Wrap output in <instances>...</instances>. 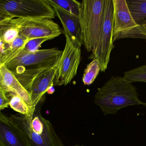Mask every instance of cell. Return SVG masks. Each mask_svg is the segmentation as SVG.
<instances>
[{"instance_id":"6da1fadb","label":"cell","mask_w":146,"mask_h":146,"mask_svg":"<svg viewBox=\"0 0 146 146\" xmlns=\"http://www.w3.org/2000/svg\"><path fill=\"white\" fill-rule=\"evenodd\" d=\"M94 102L105 115L115 114L129 106L142 105L136 88L123 77L112 76L95 96Z\"/></svg>"},{"instance_id":"7a4b0ae2","label":"cell","mask_w":146,"mask_h":146,"mask_svg":"<svg viewBox=\"0 0 146 146\" xmlns=\"http://www.w3.org/2000/svg\"><path fill=\"white\" fill-rule=\"evenodd\" d=\"M60 58L56 62L44 64L25 70L19 74H14L30 94L34 110L49 87L54 86V82Z\"/></svg>"},{"instance_id":"3957f363","label":"cell","mask_w":146,"mask_h":146,"mask_svg":"<svg viewBox=\"0 0 146 146\" xmlns=\"http://www.w3.org/2000/svg\"><path fill=\"white\" fill-rule=\"evenodd\" d=\"M105 0H83L79 19L83 45L88 52H94L100 38L103 23Z\"/></svg>"},{"instance_id":"277c9868","label":"cell","mask_w":146,"mask_h":146,"mask_svg":"<svg viewBox=\"0 0 146 146\" xmlns=\"http://www.w3.org/2000/svg\"><path fill=\"white\" fill-rule=\"evenodd\" d=\"M44 97L38 103L35 112L40 117L44 125V129L41 135L33 131L31 123L34 114L30 112L27 114L18 113L11 115L14 124L20 131L29 143V146H65L62 140L57 135L52 123L43 117L41 113Z\"/></svg>"},{"instance_id":"5b68a950","label":"cell","mask_w":146,"mask_h":146,"mask_svg":"<svg viewBox=\"0 0 146 146\" xmlns=\"http://www.w3.org/2000/svg\"><path fill=\"white\" fill-rule=\"evenodd\" d=\"M48 0H0V22L16 18H46L56 17Z\"/></svg>"},{"instance_id":"8992f818","label":"cell","mask_w":146,"mask_h":146,"mask_svg":"<svg viewBox=\"0 0 146 146\" xmlns=\"http://www.w3.org/2000/svg\"><path fill=\"white\" fill-rule=\"evenodd\" d=\"M113 6L112 0H105L102 28L99 41L90 59L99 61L101 71L105 72L110 61L112 51L114 48L113 42Z\"/></svg>"},{"instance_id":"52a82bcc","label":"cell","mask_w":146,"mask_h":146,"mask_svg":"<svg viewBox=\"0 0 146 146\" xmlns=\"http://www.w3.org/2000/svg\"><path fill=\"white\" fill-rule=\"evenodd\" d=\"M113 6V42L127 38L146 40L140 25L134 20L126 0H112Z\"/></svg>"},{"instance_id":"ba28073f","label":"cell","mask_w":146,"mask_h":146,"mask_svg":"<svg viewBox=\"0 0 146 146\" xmlns=\"http://www.w3.org/2000/svg\"><path fill=\"white\" fill-rule=\"evenodd\" d=\"M63 51L57 48L27 52L23 49L15 57L4 64L14 74H19L27 69L51 62H56Z\"/></svg>"},{"instance_id":"9c48e42d","label":"cell","mask_w":146,"mask_h":146,"mask_svg":"<svg viewBox=\"0 0 146 146\" xmlns=\"http://www.w3.org/2000/svg\"><path fill=\"white\" fill-rule=\"evenodd\" d=\"M65 36V46L60 57L54 86H66L70 84L76 75L81 60V45L68 36Z\"/></svg>"},{"instance_id":"30bf717a","label":"cell","mask_w":146,"mask_h":146,"mask_svg":"<svg viewBox=\"0 0 146 146\" xmlns=\"http://www.w3.org/2000/svg\"><path fill=\"white\" fill-rule=\"evenodd\" d=\"M9 20L17 26L19 34L29 40L40 38L52 40L62 33L59 25L48 19L16 18Z\"/></svg>"},{"instance_id":"8fae6325","label":"cell","mask_w":146,"mask_h":146,"mask_svg":"<svg viewBox=\"0 0 146 146\" xmlns=\"http://www.w3.org/2000/svg\"><path fill=\"white\" fill-rule=\"evenodd\" d=\"M0 88L9 94H14L23 99L30 112L35 113L30 94L19 81L14 73L4 65L0 66Z\"/></svg>"},{"instance_id":"7c38bea8","label":"cell","mask_w":146,"mask_h":146,"mask_svg":"<svg viewBox=\"0 0 146 146\" xmlns=\"http://www.w3.org/2000/svg\"><path fill=\"white\" fill-rule=\"evenodd\" d=\"M0 144L3 146H29L11 118L0 113Z\"/></svg>"},{"instance_id":"4fadbf2b","label":"cell","mask_w":146,"mask_h":146,"mask_svg":"<svg viewBox=\"0 0 146 146\" xmlns=\"http://www.w3.org/2000/svg\"><path fill=\"white\" fill-rule=\"evenodd\" d=\"M50 5L63 25L65 35L68 36L82 46L83 42L79 17L59 7Z\"/></svg>"},{"instance_id":"5bb4252c","label":"cell","mask_w":146,"mask_h":146,"mask_svg":"<svg viewBox=\"0 0 146 146\" xmlns=\"http://www.w3.org/2000/svg\"><path fill=\"white\" fill-rule=\"evenodd\" d=\"M29 40L19 34L16 40L11 43L0 41V66L4 65L15 57L23 48Z\"/></svg>"},{"instance_id":"9a60e30c","label":"cell","mask_w":146,"mask_h":146,"mask_svg":"<svg viewBox=\"0 0 146 146\" xmlns=\"http://www.w3.org/2000/svg\"><path fill=\"white\" fill-rule=\"evenodd\" d=\"M19 35V29L10 20L0 22V41L5 43H11Z\"/></svg>"},{"instance_id":"2e32d148","label":"cell","mask_w":146,"mask_h":146,"mask_svg":"<svg viewBox=\"0 0 146 146\" xmlns=\"http://www.w3.org/2000/svg\"><path fill=\"white\" fill-rule=\"evenodd\" d=\"M135 21L137 24L146 21V0H126Z\"/></svg>"},{"instance_id":"e0dca14e","label":"cell","mask_w":146,"mask_h":146,"mask_svg":"<svg viewBox=\"0 0 146 146\" xmlns=\"http://www.w3.org/2000/svg\"><path fill=\"white\" fill-rule=\"evenodd\" d=\"M100 71L101 68L99 61L96 59L93 60L84 70L82 77L84 84L85 85L92 84L99 75Z\"/></svg>"},{"instance_id":"ac0fdd59","label":"cell","mask_w":146,"mask_h":146,"mask_svg":"<svg viewBox=\"0 0 146 146\" xmlns=\"http://www.w3.org/2000/svg\"><path fill=\"white\" fill-rule=\"evenodd\" d=\"M50 4L61 7L66 11L79 17L81 2L76 0H48Z\"/></svg>"},{"instance_id":"d6986e66","label":"cell","mask_w":146,"mask_h":146,"mask_svg":"<svg viewBox=\"0 0 146 146\" xmlns=\"http://www.w3.org/2000/svg\"><path fill=\"white\" fill-rule=\"evenodd\" d=\"M124 78L129 82L146 83V64L124 73Z\"/></svg>"},{"instance_id":"ffe728a7","label":"cell","mask_w":146,"mask_h":146,"mask_svg":"<svg viewBox=\"0 0 146 146\" xmlns=\"http://www.w3.org/2000/svg\"><path fill=\"white\" fill-rule=\"evenodd\" d=\"M8 94L11 97L10 106L12 109L21 114H27L30 112L29 106L23 98L14 94Z\"/></svg>"},{"instance_id":"44dd1931","label":"cell","mask_w":146,"mask_h":146,"mask_svg":"<svg viewBox=\"0 0 146 146\" xmlns=\"http://www.w3.org/2000/svg\"><path fill=\"white\" fill-rule=\"evenodd\" d=\"M51 40L49 38H35L29 40L24 47L23 50L25 52H32L40 50L42 44L47 41Z\"/></svg>"},{"instance_id":"7402d4cb","label":"cell","mask_w":146,"mask_h":146,"mask_svg":"<svg viewBox=\"0 0 146 146\" xmlns=\"http://www.w3.org/2000/svg\"><path fill=\"white\" fill-rule=\"evenodd\" d=\"M31 127L34 132L36 134L41 135L44 129V125L38 114L35 111L34 117L31 123Z\"/></svg>"},{"instance_id":"603a6c76","label":"cell","mask_w":146,"mask_h":146,"mask_svg":"<svg viewBox=\"0 0 146 146\" xmlns=\"http://www.w3.org/2000/svg\"><path fill=\"white\" fill-rule=\"evenodd\" d=\"M10 99L7 96V92L0 88V110L7 108L10 106Z\"/></svg>"},{"instance_id":"cb8c5ba5","label":"cell","mask_w":146,"mask_h":146,"mask_svg":"<svg viewBox=\"0 0 146 146\" xmlns=\"http://www.w3.org/2000/svg\"><path fill=\"white\" fill-rule=\"evenodd\" d=\"M142 33L146 36V21L140 24Z\"/></svg>"},{"instance_id":"d4e9b609","label":"cell","mask_w":146,"mask_h":146,"mask_svg":"<svg viewBox=\"0 0 146 146\" xmlns=\"http://www.w3.org/2000/svg\"><path fill=\"white\" fill-rule=\"evenodd\" d=\"M54 91H55V89L53 86H52L49 87L47 91V93H48V94H52L54 93Z\"/></svg>"},{"instance_id":"484cf974","label":"cell","mask_w":146,"mask_h":146,"mask_svg":"<svg viewBox=\"0 0 146 146\" xmlns=\"http://www.w3.org/2000/svg\"><path fill=\"white\" fill-rule=\"evenodd\" d=\"M142 105L143 106H145V107H146V103H145V102H143Z\"/></svg>"},{"instance_id":"4316f807","label":"cell","mask_w":146,"mask_h":146,"mask_svg":"<svg viewBox=\"0 0 146 146\" xmlns=\"http://www.w3.org/2000/svg\"><path fill=\"white\" fill-rule=\"evenodd\" d=\"M0 146H3L2 145H1V144H0Z\"/></svg>"},{"instance_id":"83f0119b","label":"cell","mask_w":146,"mask_h":146,"mask_svg":"<svg viewBox=\"0 0 146 146\" xmlns=\"http://www.w3.org/2000/svg\"><path fill=\"white\" fill-rule=\"evenodd\" d=\"M78 146V145H76V146Z\"/></svg>"}]
</instances>
